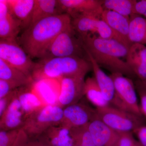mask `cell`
Returning <instances> with one entry per match:
<instances>
[{"instance_id": "obj_10", "label": "cell", "mask_w": 146, "mask_h": 146, "mask_svg": "<svg viewBox=\"0 0 146 146\" xmlns=\"http://www.w3.org/2000/svg\"><path fill=\"white\" fill-rule=\"evenodd\" d=\"M60 13H66L72 19L82 15L101 18L103 0H57Z\"/></svg>"}, {"instance_id": "obj_23", "label": "cell", "mask_w": 146, "mask_h": 146, "mask_svg": "<svg viewBox=\"0 0 146 146\" xmlns=\"http://www.w3.org/2000/svg\"><path fill=\"white\" fill-rule=\"evenodd\" d=\"M0 79L13 82L19 87L31 84L33 82L31 77L9 65L0 58Z\"/></svg>"}, {"instance_id": "obj_9", "label": "cell", "mask_w": 146, "mask_h": 146, "mask_svg": "<svg viewBox=\"0 0 146 146\" xmlns=\"http://www.w3.org/2000/svg\"><path fill=\"white\" fill-rule=\"evenodd\" d=\"M72 25L80 36L96 33L101 38L116 39L125 44L102 18L91 15H82L72 19Z\"/></svg>"}, {"instance_id": "obj_29", "label": "cell", "mask_w": 146, "mask_h": 146, "mask_svg": "<svg viewBox=\"0 0 146 146\" xmlns=\"http://www.w3.org/2000/svg\"><path fill=\"white\" fill-rule=\"evenodd\" d=\"M87 125L82 127L72 129V131L78 138L81 146H96L88 130Z\"/></svg>"}, {"instance_id": "obj_14", "label": "cell", "mask_w": 146, "mask_h": 146, "mask_svg": "<svg viewBox=\"0 0 146 146\" xmlns=\"http://www.w3.org/2000/svg\"><path fill=\"white\" fill-rule=\"evenodd\" d=\"M88 59L91 62L94 77L102 92L105 99L110 105L119 108L115 86L113 80L110 76H108L103 71L100 65L94 60L91 54L84 48Z\"/></svg>"}, {"instance_id": "obj_38", "label": "cell", "mask_w": 146, "mask_h": 146, "mask_svg": "<svg viewBox=\"0 0 146 146\" xmlns=\"http://www.w3.org/2000/svg\"><path fill=\"white\" fill-rule=\"evenodd\" d=\"M144 87H145V88H146V86H145H145H144Z\"/></svg>"}, {"instance_id": "obj_18", "label": "cell", "mask_w": 146, "mask_h": 146, "mask_svg": "<svg viewBox=\"0 0 146 146\" xmlns=\"http://www.w3.org/2000/svg\"><path fill=\"white\" fill-rule=\"evenodd\" d=\"M21 25L11 15L7 0H0V40L17 41Z\"/></svg>"}, {"instance_id": "obj_34", "label": "cell", "mask_w": 146, "mask_h": 146, "mask_svg": "<svg viewBox=\"0 0 146 146\" xmlns=\"http://www.w3.org/2000/svg\"><path fill=\"white\" fill-rule=\"evenodd\" d=\"M133 133L137 136L141 146H146V125L137 128Z\"/></svg>"}, {"instance_id": "obj_16", "label": "cell", "mask_w": 146, "mask_h": 146, "mask_svg": "<svg viewBox=\"0 0 146 146\" xmlns=\"http://www.w3.org/2000/svg\"><path fill=\"white\" fill-rule=\"evenodd\" d=\"M27 116L19 102L16 93L11 104L0 117V130L8 131L23 127Z\"/></svg>"}, {"instance_id": "obj_11", "label": "cell", "mask_w": 146, "mask_h": 146, "mask_svg": "<svg viewBox=\"0 0 146 146\" xmlns=\"http://www.w3.org/2000/svg\"><path fill=\"white\" fill-rule=\"evenodd\" d=\"M96 114V109L79 102L63 108L60 124L71 129L82 127L87 125Z\"/></svg>"}, {"instance_id": "obj_36", "label": "cell", "mask_w": 146, "mask_h": 146, "mask_svg": "<svg viewBox=\"0 0 146 146\" xmlns=\"http://www.w3.org/2000/svg\"><path fill=\"white\" fill-rule=\"evenodd\" d=\"M24 146H50L38 139H30Z\"/></svg>"}, {"instance_id": "obj_24", "label": "cell", "mask_w": 146, "mask_h": 146, "mask_svg": "<svg viewBox=\"0 0 146 146\" xmlns=\"http://www.w3.org/2000/svg\"><path fill=\"white\" fill-rule=\"evenodd\" d=\"M60 14L57 0H35L31 25L42 19Z\"/></svg>"}, {"instance_id": "obj_32", "label": "cell", "mask_w": 146, "mask_h": 146, "mask_svg": "<svg viewBox=\"0 0 146 146\" xmlns=\"http://www.w3.org/2000/svg\"><path fill=\"white\" fill-rule=\"evenodd\" d=\"M18 88L19 86L13 82L0 79V98Z\"/></svg>"}, {"instance_id": "obj_8", "label": "cell", "mask_w": 146, "mask_h": 146, "mask_svg": "<svg viewBox=\"0 0 146 146\" xmlns=\"http://www.w3.org/2000/svg\"><path fill=\"white\" fill-rule=\"evenodd\" d=\"M0 58L31 77L36 63L17 41L0 40Z\"/></svg>"}, {"instance_id": "obj_12", "label": "cell", "mask_w": 146, "mask_h": 146, "mask_svg": "<svg viewBox=\"0 0 146 146\" xmlns=\"http://www.w3.org/2000/svg\"><path fill=\"white\" fill-rule=\"evenodd\" d=\"M85 77H65L59 79L60 92L58 105L63 108L79 102L84 96Z\"/></svg>"}, {"instance_id": "obj_37", "label": "cell", "mask_w": 146, "mask_h": 146, "mask_svg": "<svg viewBox=\"0 0 146 146\" xmlns=\"http://www.w3.org/2000/svg\"><path fill=\"white\" fill-rule=\"evenodd\" d=\"M72 133L74 139V144L73 146H81V145H80V142L78 138L73 133L72 131Z\"/></svg>"}, {"instance_id": "obj_28", "label": "cell", "mask_w": 146, "mask_h": 146, "mask_svg": "<svg viewBox=\"0 0 146 146\" xmlns=\"http://www.w3.org/2000/svg\"><path fill=\"white\" fill-rule=\"evenodd\" d=\"M136 0H103L104 10L115 11L129 19L134 14Z\"/></svg>"}, {"instance_id": "obj_26", "label": "cell", "mask_w": 146, "mask_h": 146, "mask_svg": "<svg viewBox=\"0 0 146 146\" xmlns=\"http://www.w3.org/2000/svg\"><path fill=\"white\" fill-rule=\"evenodd\" d=\"M84 96L96 107V109L110 106L105 99L94 76L87 78L85 80Z\"/></svg>"}, {"instance_id": "obj_27", "label": "cell", "mask_w": 146, "mask_h": 146, "mask_svg": "<svg viewBox=\"0 0 146 146\" xmlns=\"http://www.w3.org/2000/svg\"><path fill=\"white\" fill-rule=\"evenodd\" d=\"M29 140L23 127L13 130H0V146H24Z\"/></svg>"}, {"instance_id": "obj_6", "label": "cell", "mask_w": 146, "mask_h": 146, "mask_svg": "<svg viewBox=\"0 0 146 146\" xmlns=\"http://www.w3.org/2000/svg\"><path fill=\"white\" fill-rule=\"evenodd\" d=\"M96 110L98 117L119 133L133 132L139 127L146 125L145 118L144 117L111 106Z\"/></svg>"}, {"instance_id": "obj_21", "label": "cell", "mask_w": 146, "mask_h": 146, "mask_svg": "<svg viewBox=\"0 0 146 146\" xmlns=\"http://www.w3.org/2000/svg\"><path fill=\"white\" fill-rule=\"evenodd\" d=\"M101 18L118 36L130 47L129 40V19L111 10H104Z\"/></svg>"}, {"instance_id": "obj_15", "label": "cell", "mask_w": 146, "mask_h": 146, "mask_svg": "<svg viewBox=\"0 0 146 146\" xmlns=\"http://www.w3.org/2000/svg\"><path fill=\"white\" fill-rule=\"evenodd\" d=\"M31 86L45 106L58 105L60 88L59 80L48 78L39 80L33 81Z\"/></svg>"}, {"instance_id": "obj_2", "label": "cell", "mask_w": 146, "mask_h": 146, "mask_svg": "<svg viewBox=\"0 0 146 146\" xmlns=\"http://www.w3.org/2000/svg\"><path fill=\"white\" fill-rule=\"evenodd\" d=\"M84 48L100 67L112 73H120L129 78L135 76L126 60L129 47L114 39L101 38L95 34L80 36Z\"/></svg>"}, {"instance_id": "obj_17", "label": "cell", "mask_w": 146, "mask_h": 146, "mask_svg": "<svg viewBox=\"0 0 146 146\" xmlns=\"http://www.w3.org/2000/svg\"><path fill=\"white\" fill-rule=\"evenodd\" d=\"M126 62L138 80L144 86H146V46L140 44L131 46Z\"/></svg>"}, {"instance_id": "obj_22", "label": "cell", "mask_w": 146, "mask_h": 146, "mask_svg": "<svg viewBox=\"0 0 146 146\" xmlns=\"http://www.w3.org/2000/svg\"><path fill=\"white\" fill-rule=\"evenodd\" d=\"M31 84L16 89L17 97L27 117L45 106L33 91Z\"/></svg>"}, {"instance_id": "obj_5", "label": "cell", "mask_w": 146, "mask_h": 146, "mask_svg": "<svg viewBox=\"0 0 146 146\" xmlns=\"http://www.w3.org/2000/svg\"><path fill=\"white\" fill-rule=\"evenodd\" d=\"M63 111L58 105L46 106L28 116L23 128L30 139H36L51 127L60 124Z\"/></svg>"}, {"instance_id": "obj_35", "label": "cell", "mask_w": 146, "mask_h": 146, "mask_svg": "<svg viewBox=\"0 0 146 146\" xmlns=\"http://www.w3.org/2000/svg\"><path fill=\"white\" fill-rule=\"evenodd\" d=\"M134 14L145 16L146 18V0L137 1L134 7Z\"/></svg>"}, {"instance_id": "obj_20", "label": "cell", "mask_w": 146, "mask_h": 146, "mask_svg": "<svg viewBox=\"0 0 146 146\" xmlns=\"http://www.w3.org/2000/svg\"><path fill=\"white\" fill-rule=\"evenodd\" d=\"M11 15L25 30L31 23L35 0H7Z\"/></svg>"}, {"instance_id": "obj_19", "label": "cell", "mask_w": 146, "mask_h": 146, "mask_svg": "<svg viewBox=\"0 0 146 146\" xmlns=\"http://www.w3.org/2000/svg\"><path fill=\"white\" fill-rule=\"evenodd\" d=\"M36 139L50 146H73L74 142L72 129L60 124L51 127Z\"/></svg>"}, {"instance_id": "obj_31", "label": "cell", "mask_w": 146, "mask_h": 146, "mask_svg": "<svg viewBox=\"0 0 146 146\" xmlns=\"http://www.w3.org/2000/svg\"><path fill=\"white\" fill-rule=\"evenodd\" d=\"M133 132L120 133V138L117 146H141L138 141H136L132 134Z\"/></svg>"}, {"instance_id": "obj_30", "label": "cell", "mask_w": 146, "mask_h": 146, "mask_svg": "<svg viewBox=\"0 0 146 146\" xmlns=\"http://www.w3.org/2000/svg\"><path fill=\"white\" fill-rule=\"evenodd\" d=\"M135 86L140 98L139 106L141 114L146 118V88L138 80L136 81Z\"/></svg>"}, {"instance_id": "obj_3", "label": "cell", "mask_w": 146, "mask_h": 146, "mask_svg": "<svg viewBox=\"0 0 146 146\" xmlns=\"http://www.w3.org/2000/svg\"><path fill=\"white\" fill-rule=\"evenodd\" d=\"M92 70L87 58L72 56L40 59L35 63L31 74L33 81L52 79L59 80L65 77H85Z\"/></svg>"}, {"instance_id": "obj_25", "label": "cell", "mask_w": 146, "mask_h": 146, "mask_svg": "<svg viewBox=\"0 0 146 146\" xmlns=\"http://www.w3.org/2000/svg\"><path fill=\"white\" fill-rule=\"evenodd\" d=\"M129 42L133 44H146V18L133 14L129 18Z\"/></svg>"}, {"instance_id": "obj_4", "label": "cell", "mask_w": 146, "mask_h": 146, "mask_svg": "<svg viewBox=\"0 0 146 146\" xmlns=\"http://www.w3.org/2000/svg\"><path fill=\"white\" fill-rule=\"evenodd\" d=\"M87 55L81 37L71 25L54 40L40 59Z\"/></svg>"}, {"instance_id": "obj_7", "label": "cell", "mask_w": 146, "mask_h": 146, "mask_svg": "<svg viewBox=\"0 0 146 146\" xmlns=\"http://www.w3.org/2000/svg\"><path fill=\"white\" fill-rule=\"evenodd\" d=\"M110 76L114 82L119 108L143 117L140 110L136 86L132 80L120 73H112Z\"/></svg>"}, {"instance_id": "obj_13", "label": "cell", "mask_w": 146, "mask_h": 146, "mask_svg": "<svg viewBox=\"0 0 146 146\" xmlns=\"http://www.w3.org/2000/svg\"><path fill=\"white\" fill-rule=\"evenodd\" d=\"M87 127L96 146H117L121 134L102 121L97 114Z\"/></svg>"}, {"instance_id": "obj_33", "label": "cell", "mask_w": 146, "mask_h": 146, "mask_svg": "<svg viewBox=\"0 0 146 146\" xmlns=\"http://www.w3.org/2000/svg\"><path fill=\"white\" fill-rule=\"evenodd\" d=\"M16 89L0 98V117H1L13 100L16 94Z\"/></svg>"}, {"instance_id": "obj_1", "label": "cell", "mask_w": 146, "mask_h": 146, "mask_svg": "<svg viewBox=\"0 0 146 146\" xmlns=\"http://www.w3.org/2000/svg\"><path fill=\"white\" fill-rule=\"evenodd\" d=\"M71 25L72 18L66 13L45 18L24 30L19 43L31 58L40 59L56 37Z\"/></svg>"}]
</instances>
